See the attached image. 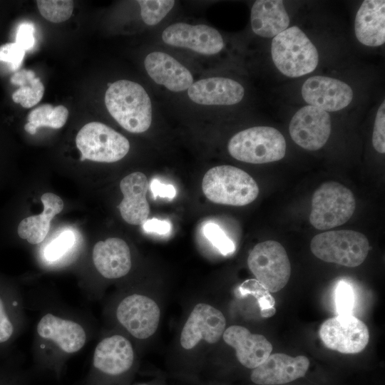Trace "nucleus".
I'll use <instances>...</instances> for the list:
<instances>
[{"mask_svg": "<svg viewBox=\"0 0 385 385\" xmlns=\"http://www.w3.org/2000/svg\"><path fill=\"white\" fill-rule=\"evenodd\" d=\"M107 110L117 123L133 133L146 131L152 123V103L145 88L136 82L119 80L105 94Z\"/></svg>", "mask_w": 385, "mask_h": 385, "instance_id": "obj_1", "label": "nucleus"}, {"mask_svg": "<svg viewBox=\"0 0 385 385\" xmlns=\"http://www.w3.org/2000/svg\"><path fill=\"white\" fill-rule=\"evenodd\" d=\"M202 189L211 202L244 206L253 202L259 194L255 180L245 171L231 165H219L205 174Z\"/></svg>", "mask_w": 385, "mask_h": 385, "instance_id": "obj_2", "label": "nucleus"}, {"mask_svg": "<svg viewBox=\"0 0 385 385\" xmlns=\"http://www.w3.org/2000/svg\"><path fill=\"white\" fill-rule=\"evenodd\" d=\"M271 53L277 68L290 78L314 71L319 62L316 47L296 26L287 28L273 38Z\"/></svg>", "mask_w": 385, "mask_h": 385, "instance_id": "obj_3", "label": "nucleus"}, {"mask_svg": "<svg viewBox=\"0 0 385 385\" xmlns=\"http://www.w3.org/2000/svg\"><path fill=\"white\" fill-rule=\"evenodd\" d=\"M227 149L230 155L240 161L267 163L284 157L286 141L278 130L268 126H256L233 135Z\"/></svg>", "mask_w": 385, "mask_h": 385, "instance_id": "obj_4", "label": "nucleus"}, {"mask_svg": "<svg viewBox=\"0 0 385 385\" xmlns=\"http://www.w3.org/2000/svg\"><path fill=\"white\" fill-rule=\"evenodd\" d=\"M310 249L322 261L354 267L365 260L369 243L362 233L343 230L315 235L312 239Z\"/></svg>", "mask_w": 385, "mask_h": 385, "instance_id": "obj_5", "label": "nucleus"}, {"mask_svg": "<svg viewBox=\"0 0 385 385\" xmlns=\"http://www.w3.org/2000/svg\"><path fill=\"white\" fill-rule=\"evenodd\" d=\"M355 207L349 189L337 182H326L314 192L309 222L318 230H329L346 222Z\"/></svg>", "mask_w": 385, "mask_h": 385, "instance_id": "obj_6", "label": "nucleus"}, {"mask_svg": "<svg viewBox=\"0 0 385 385\" xmlns=\"http://www.w3.org/2000/svg\"><path fill=\"white\" fill-rule=\"evenodd\" d=\"M76 144L82 161L116 162L124 158L130 149L125 137L100 122H91L83 126L76 135Z\"/></svg>", "mask_w": 385, "mask_h": 385, "instance_id": "obj_7", "label": "nucleus"}, {"mask_svg": "<svg viewBox=\"0 0 385 385\" xmlns=\"http://www.w3.org/2000/svg\"><path fill=\"white\" fill-rule=\"evenodd\" d=\"M247 265L257 280L270 292L282 289L290 277L291 266L285 249L274 240L256 245L249 254Z\"/></svg>", "mask_w": 385, "mask_h": 385, "instance_id": "obj_8", "label": "nucleus"}, {"mask_svg": "<svg viewBox=\"0 0 385 385\" xmlns=\"http://www.w3.org/2000/svg\"><path fill=\"white\" fill-rule=\"evenodd\" d=\"M319 334L328 349L343 354L361 351L369 339L366 325L352 314H338L327 319L321 325Z\"/></svg>", "mask_w": 385, "mask_h": 385, "instance_id": "obj_9", "label": "nucleus"}, {"mask_svg": "<svg viewBox=\"0 0 385 385\" xmlns=\"http://www.w3.org/2000/svg\"><path fill=\"white\" fill-rule=\"evenodd\" d=\"M160 311L150 297L133 294L125 297L116 309L119 323L134 337L145 339L157 330Z\"/></svg>", "mask_w": 385, "mask_h": 385, "instance_id": "obj_10", "label": "nucleus"}, {"mask_svg": "<svg viewBox=\"0 0 385 385\" xmlns=\"http://www.w3.org/2000/svg\"><path fill=\"white\" fill-rule=\"evenodd\" d=\"M162 40L168 45L207 56L217 54L224 47L220 32L205 24L192 25L183 22L171 24L163 30Z\"/></svg>", "mask_w": 385, "mask_h": 385, "instance_id": "obj_11", "label": "nucleus"}, {"mask_svg": "<svg viewBox=\"0 0 385 385\" xmlns=\"http://www.w3.org/2000/svg\"><path fill=\"white\" fill-rule=\"evenodd\" d=\"M331 118L328 112L306 106L298 110L291 119L289 130L292 140L308 150L322 148L331 133Z\"/></svg>", "mask_w": 385, "mask_h": 385, "instance_id": "obj_12", "label": "nucleus"}, {"mask_svg": "<svg viewBox=\"0 0 385 385\" xmlns=\"http://www.w3.org/2000/svg\"><path fill=\"white\" fill-rule=\"evenodd\" d=\"M223 314L205 303L195 306L180 334V344L185 349L194 348L201 340L209 344L217 342L225 329Z\"/></svg>", "mask_w": 385, "mask_h": 385, "instance_id": "obj_13", "label": "nucleus"}, {"mask_svg": "<svg viewBox=\"0 0 385 385\" xmlns=\"http://www.w3.org/2000/svg\"><path fill=\"white\" fill-rule=\"evenodd\" d=\"M302 96L309 106L334 112L348 106L354 93L351 88L342 81L314 76L307 78L302 85Z\"/></svg>", "mask_w": 385, "mask_h": 385, "instance_id": "obj_14", "label": "nucleus"}, {"mask_svg": "<svg viewBox=\"0 0 385 385\" xmlns=\"http://www.w3.org/2000/svg\"><path fill=\"white\" fill-rule=\"evenodd\" d=\"M309 366L304 356H290L282 353L270 354L260 365L253 369L251 380L260 385H277L303 377Z\"/></svg>", "mask_w": 385, "mask_h": 385, "instance_id": "obj_15", "label": "nucleus"}, {"mask_svg": "<svg viewBox=\"0 0 385 385\" xmlns=\"http://www.w3.org/2000/svg\"><path fill=\"white\" fill-rule=\"evenodd\" d=\"M36 332L41 339L52 342L66 354L78 352L87 339L86 332L79 323L51 313L40 319Z\"/></svg>", "mask_w": 385, "mask_h": 385, "instance_id": "obj_16", "label": "nucleus"}, {"mask_svg": "<svg viewBox=\"0 0 385 385\" xmlns=\"http://www.w3.org/2000/svg\"><path fill=\"white\" fill-rule=\"evenodd\" d=\"M245 95L243 86L237 81L224 77L200 79L188 89L189 98L203 106H231L240 103Z\"/></svg>", "mask_w": 385, "mask_h": 385, "instance_id": "obj_17", "label": "nucleus"}, {"mask_svg": "<svg viewBox=\"0 0 385 385\" xmlns=\"http://www.w3.org/2000/svg\"><path fill=\"white\" fill-rule=\"evenodd\" d=\"M144 66L155 83L173 92L188 90L194 82L191 72L164 52L153 51L148 53L145 58Z\"/></svg>", "mask_w": 385, "mask_h": 385, "instance_id": "obj_18", "label": "nucleus"}, {"mask_svg": "<svg viewBox=\"0 0 385 385\" xmlns=\"http://www.w3.org/2000/svg\"><path fill=\"white\" fill-rule=\"evenodd\" d=\"M222 338L235 349L240 363L248 369L257 367L272 351V344L263 335L252 334L242 326L229 327L225 329Z\"/></svg>", "mask_w": 385, "mask_h": 385, "instance_id": "obj_19", "label": "nucleus"}, {"mask_svg": "<svg viewBox=\"0 0 385 385\" xmlns=\"http://www.w3.org/2000/svg\"><path fill=\"white\" fill-rule=\"evenodd\" d=\"M134 351L125 337L115 334L103 339L96 345L93 356L96 369L109 375H119L131 367Z\"/></svg>", "mask_w": 385, "mask_h": 385, "instance_id": "obj_20", "label": "nucleus"}, {"mask_svg": "<svg viewBox=\"0 0 385 385\" xmlns=\"http://www.w3.org/2000/svg\"><path fill=\"white\" fill-rule=\"evenodd\" d=\"M92 257L98 272L107 279L122 277L131 268L129 247L124 240L118 237L98 242L93 249Z\"/></svg>", "mask_w": 385, "mask_h": 385, "instance_id": "obj_21", "label": "nucleus"}, {"mask_svg": "<svg viewBox=\"0 0 385 385\" xmlns=\"http://www.w3.org/2000/svg\"><path fill=\"white\" fill-rule=\"evenodd\" d=\"M120 188L123 198L118 208L123 219L130 225L143 224L150 213L145 175L140 172L128 175L120 181Z\"/></svg>", "mask_w": 385, "mask_h": 385, "instance_id": "obj_22", "label": "nucleus"}, {"mask_svg": "<svg viewBox=\"0 0 385 385\" xmlns=\"http://www.w3.org/2000/svg\"><path fill=\"white\" fill-rule=\"evenodd\" d=\"M357 40L367 46H379L385 42V1H364L354 21Z\"/></svg>", "mask_w": 385, "mask_h": 385, "instance_id": "obj_23", "label": "nucleus"}, {"mask_svg": "<svg viewBox=\"0 0 385 385\" xmlns=\"http://www.w3.org/2000/svg\"><path fill=\"white\" fill-rule=\"evenodd\" d=\"M253 32L262 37H274L289 24V17L281 0H258L251 9Z\"/></svg>", "mask_w": 385, "mask_h": 385, "instance_id": "obj_24", "label": "nucleus"}, {"mask_svg": "<svg viewBox=\"0 0 385 385\" xmlns=\"http://www.w3.org/2000/svg\"><path fill=\"white\" fill-rule=\"evenodd\" d=\"M41 200L43 212L23 219L17 227L19 237L34 245L43 242L49 231L52 218L63 208L62 199L52 192L44 193Z\"/></svg>", "mask_w": 385, "mask_h": 385, "instance_id": "obj_25", "label": "nucleus"}, {"mask_svg": "<svg viewBox=\"0 0 385 385\" xmlns=\"http://www.w3.org/2000/svg\"><path fill=\"white\" fill-rule=\"evenodd\" d=\"M10 81L19 86L12 94L14 102L19 103L25 108L34 106L43 96V84L31 70L22 69L16 71Z\"/></svg>", "mask_w": 385, "mask_h": 385, "instance_id": "obj_26", "label": "nucleus"}, {"mask_svg": "<svg viewBox=\"0 0 385 385\" xmlns=\"http://www.w3.org/2000/svg\"><path fill=\"white\" fill-rule=\"evenodd\" d=\"M16 294L0 287V351L14 340L19 327V310Z\"/></svg>", "mask_w": 385, "mask_h": 385, "instance_id": "obj_27", "label": "nucleus"}, {"mask_svg": "<svg viewBox=\"0 0 385 385\" xmlns=\"http://www.w3.org/2000/svg\"><path fill=\"white\" fill-rule=\"evenodd\" d=\"M68 116V111L62 105L53 106L51 104H42L29 113L28 123L24 125V129L31 135L35 134L41 127L58 129L65 125Z\"/></svg>", "mask_w": 385, "mask_h": 385, "instance_id": "obj_28", "label": "nucleus"}, {"mask_svg": "<svg viewBox=\"0 0 385 385\" xmlns=\"http://www.w3.org/2000/svg\"><path fill=\"white\" fill-rule=\"evenodd\" d=\"M36 4L41 16L52 23L68 20L73 10V1L38 0Z\"/></svg>", "mask_w": 385, "mask_h": 385, "instance_id": "obj_29", "label": "nucleus"}, {"mask_svg": "<svg viewBox=\"0 0 385 385\" xmlns=\"http://www.w3.org/2000/svg\"><path fill=\"white\" fill-rule=\"evenodd\" d=\"M140 15L143 22L148 26L159 24L173 8V0H139Z\"/></svg>", "mask_w": 385, "mask_h": 385, "instance_id": "obj_30", "label": "nucleus"}, {"mask_svg": "<svg viewBox=\"0 0 385 385\" xmlns=\"http://www.w3.org/2000/svg\"><path fill=\"white\" fill-rule=\"evenodd\" d=\"M240 289L242 294H251L257 299L262 317H270L275 314L274 299L257 279L245 281Z\"/></svg>", "mask_w": 385, "mask_h": 385, "instance_id": "obj_31", "label": "nucleus"}, {"mask_svg": "<svg viewBox=\"0 0 385 385\" xmlns=\"http://www.w3.org/2000/svg\"><path fill=\"white\" fill-rule=\"evenodd\" d=\"M75 240V235L71 230L63 231L46 245L44 257L51 262L58 260L73 247Z\"/></svg>", "mask_w": 385, "mask_h": 385, "instance_id": "obj_32", "label": "nucleus"}, {"mask_svg": "<svg viewBox=\"0 0 385 385\" xmlns=\"http://www.w3.org/2000/svg\"><path fill=\"white\" fill-rule=\"evenodd\" d=\"M203 234L222 254L226 255L235 251L233 242L217 224H206L203 227Z\"/></svg>", "mask_w": 385, "mask_h": 385, "instance_id": "obj_33", "label": "nucleus"}, {"mask_svg": "<svg viewBox=\"0 0 385 385\" xmlns=\"http://www.w3.org/2000/svg\"><path fill=\"white\" fill-rule=\"evenodd\" d=\"M335 304L338 314H352L354 292L352 287L345 281H339L335 289Z\"/></svg>", "mask_w": 385, "mask_h": 385, "instance_id": "obj_34", "label": "nucleus"}, {"mask_svg": "<svg viewBox=\"0 0 385 385\" xmlns=\"http://www.w3.org/2000/svg\"><path fill=\"white\" fill-rule=\"evenodd\" d=\"M372 144L374 149L380 153H385V102L379 106L374 121Z\"/></svg>", "mask_w": 385, "mask_h": 385, "instance_id": "obj_35", "label": "nucleus"}, {"mask_svg": "<svg viewBox=\"0 0 385 385\" xmlns=\"http://www.w3.org/2000/svg\"><path fill=\"white\" fill-rule=\"evenodd\" d=\"M26 51L18 43H7L0 46V61L11 64L12 71L17 70L24 60Z\"/></svg>", "mask_w": 385, "mask_h": 385, "instance_id": "obj_36", "label": "nucleus"}, {"mask_svg": "<svg viewBox=\"0 0 385 385\" xmlns=\"http://www.w3.org/2000/svg\"><path fill=\"white\" fill-rule=\"evenodd\" d=\"M34 27L30 23L21 24L17 30L16 43L22 47L26 51L31 49L35 43Z\"/></svg>", "mask_w": 385, "mask_h": 385, "instance_id": "obj_37", "label": "nucleus"}, {"mask_svg": "<svg viewBox=\"0 0 385 385\" xmlns=\"http://www.w3.org/2000/svg\"><path fill=\"white\" fill-rule=\"evenodd\" d=\"M150 190L155 198L160 197L173 199L176 195V190L173 185L162 183L158 180H152Z\"/></svg>", "mask_w": 385, "mask_h": 385, "instance_id": "obj_38", "label": "nucleus"}, {"mask_svg": "<svg viewBox=\"0 0 385 385\" xmlns=\"http://www.w3.org/2000/svg\"><path fill=\"white\" fill-rule=\"evenodd\" d=\"M143 228L147 232H155L159 235H165L170 231L171 225L168 221L153 218L145 220L143 223Z\"/></svg>", "mask_w": 385, "mask_h": 385, "instance_id": "obj_39", "label": "nucleus"}, {"mask_svg": "<svg viewBox=\"0 0 385 385\" xmlns=\"http://www.w3.org/2000/svg\"><path fill=\"white\" fill-rule=\"evenodd\" d=\"M0 385H6V384H5V381H4V379L0 380Z\"/></svg>", "mask_w": 385, "mask_h": 385, "instance_id": "obj_40", "label": "nucleus"}, {"mask_svg": "<svg viewBox=\"0 0 385 385\" xmlns=\"http://www.w3.org/2000/svg\"><path fill=\"white\" fill-rule=\"evenodd\" d=\"M142 385H145V384H142Z\"/></svg>", "mask_w": 385, "mask_h": 385, "instance_id": "obj_41", "label": "nucleus"}]
</instances>
